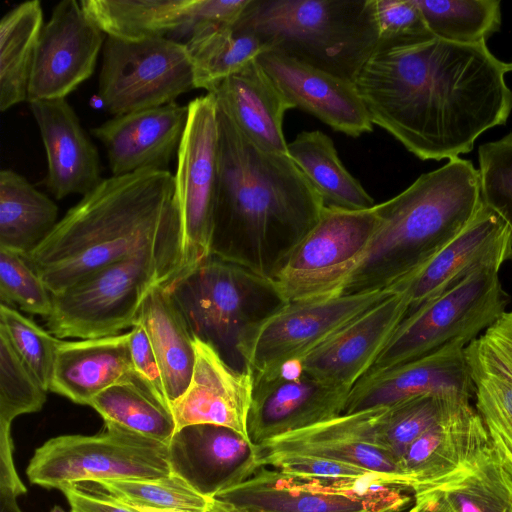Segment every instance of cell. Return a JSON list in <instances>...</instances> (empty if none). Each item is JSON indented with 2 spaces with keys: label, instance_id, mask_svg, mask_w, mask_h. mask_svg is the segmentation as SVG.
Masks as SVG:
<instances>
[{
  "label": "cell",
  "instance_id": "1",
  "mask_svg": "<svg viewBox=\"0 0 512 512\" xmlns=\"http://www.w3.org/2000/svg\"><path fill=\"white\" fill-rule=\"evenodd\" d=\"M510 71L486 42L392 38L379 40L353 83L373 124L421 160L449 161L506 124Z\"/></svg>",
  "mask_w": 512,
  "mask_h": 512
},
{
  "label": "cell",
  "instance_id": "42",
  "mask_svg": "<svg viewBox=\"0 0 512 512\" xmlns=\"http://www.w3.org/2000/svg\"><path fill=\"white\" fill-rule=\"evenodd\" d=\"M0 328L41 386L50 391L60 339L5 304L0 305Z\"/></svg>",
  "mask_w": 512,
  "mask_h": 512
},
{
  "label": "cell",
  "instance_id": "10",
  "mask_svg": "<svg viewBox=\"0 0 512 512\" xmlns=\"http://www.w3.org/2000/svg\"><path fill=\"white\" fill-rule=\"evenodd\" d=\"M195 89L185 43L166 37L124 41L106 36L98 95L114 116L159 107Z\"/></svg>",
  "mask_w": 512,
  "mask_h": 512
},
{
  "label": "cell",
  "instance_id": "56",
  "mask_svg": "<svg viewBox=\"0 0 512 512\" xmlns=\"http://www.w3.org/2000/svg\"><path fill=\"white\" fill-rule=\"evenodd\" d=\"M403 512H408V509H407V510H405V511H403Z\"/></svg>",
  "mask_w": 512,
  "mask_h": 512
},
{
  "label": "cell",
  "instance_id": "5",
  "mask_svg": "<svg viewBox=\"0 0 512 512\" xmlns=\"http://www.w3.org/2000/svg\"><path fill=\"white\" fill-rule=\"evenodd\" d=\"M237 22L266 50L352 82L380 40L374 0H250Z\"/></svg>",
  "mask_w": 512,
  "mask_h": 512
},
{
  "label": "cell",
  "instance_id": "9",
  "mask_svg": "<svg viewBox=\"0 0 512 512\" xmlns=\"http://www.w3.org/2000/svg\"><path fill=\"white\" fill-rule=\"evenodd\" d=\"M169 277L150 255H134L106 265L52 295L53 308L45 318L59 339L115 336L138 323L141 307L157 285Z\"/></svg>",
  "mask_w": 512,
  "mask_h": 512
},
{
  "label": "cell",
  "instance_id": "53",
  "mask_svg": "<svg viewBox=\"0 0 512 512\" xmlns=\"http://www.w3.org/2000/svg\"><path fill=\"white\" fill-rule=\"evenodd\" d=\"M132 507L137 512H181V511H175V510L154 509V508H147V507H137V506H132Z\"/></svg>",
  "mask_w": 512,
  "mask_h": 512
},
{
  "label": "cell",
  "instance_id": "22",
  "mask_svg": "<svg viewBox=\"0 0 512 512\" xmlns=\"http://www.w3.org/2000/svg\"><path fill=\"white\" fill-rule=\"evenodd\" d=\"M193 338L196 358L192 378L185 392L171 404L176 431L194 424H214L248 438L252 373L233 368L212 345Z\"/></svg>",
  "mask_w": 512,
  "mask_h": 512
},
{
  "label": "cell",
  "instance_id": "15",
  "mask_svg": "<svg viewBox=\"0 0 512 512\" xmlns=\"http://www.w3.org/2000/svg\"><path fill=\"white\" fill-rule=\"evenodd\" d=\"M105 38L80 2L55 5L37 43L27 101L66 98L93 74Z\"/></svg>",
  "mask_w": 512,
  "mask_h": 512
},
{
  "label": "cell",
  "instance_id": "49",
  "mask_svg": "<svg viewBox=\"0 0 512 512\" xmlns=\"http://www.w3.org/2000/svg\"><path fill=\"white\" fill-rule=\"evenodd\" d=\"M249 3L250 0H190L183 28L189 32L199 24L235 23Z\"/></svg>",
  "mask_w": 512,
  "mask_h": 512
},
{
  "label": "cell",
  "instance_id": "13",
  "mask_svg": "<svg viewBox=\"0 0 512 512\" xmlns=\"http://www.w3.org/2000/svg\"><path fill=\"white\" fill-rule=\"evenodd\" d=\"M410 491L377 482L323 483L260 468L213 499L237 512H403Z\"/></svg>",
  "mask_w": 512,
  "mask_h": 512
},
{
  "label": "cell",
  "instance_id": "47",
  "mask_svg": "<svg viewBox=\"0 0 512 512\" xmlns=\"http://www.w3.org/2000/svg\"><path fill=\"white\" fill-rule=\"evenodd\" d=\"M129 334L134 370L160 398L170 403L157 358L141 323L133 326Z\"/></svg>",
  "mask_w": 512,
  "mask_h": 512
},
{
  "label": "cell",
  "instance_id": "55",
  "mask_svg": "<svg viewBox=\"0 0 512 512\" xmlns=\"http://www.w3.org/2000/svg\"><path fill=\"white\" fill-rule=\"evenodd\" d=\"M509 261H510V262H511V264H512V255H511V257H510Z\"/></svg>",
  "mask_w": 512,
  "mask_h": 512
},
{
  "label": "cell",
  "instance_id": "24",
  "mask_svg": "<svg viewBox=\"0 0 512 512\" xmlns=\"http://www.w3.org/2000/svg\"><path fill=\"white\" fill-rule=\"evenodd\" d=\"M257 59L295 108L351 137L373 130L371 118L352 81L274 51L267 50Z\"/></svg>",
  "mask_w": 512,
  "mask_h": 512
},
{
  "label": "cell",
  "instance_id": "48",
  "mask_svg": "<svg viewBox=\"0 0 512 512\" xmlns=\"http://www.w3.org/2000/svg\"><path fill=\"white\" fill-rule=\"evenodd\" d=\"M60 490L69 503L70 512H137L91 482L67 484Z\"/></svg>",
  "mask_w": 512,
  "mask_h": 512
},
{
  "label": "cell",
  "instance_id": "16",
  "mask_svg": "<svg viewBox=\"0 0 512 512\" xmlns=\"http://www.w3.org/2000/svg\"><path fill=\"white\" fill-rule=\"evenodd\" d=\"M171 472L213 498L264 467L265 450L236 431L214 424L177 430L168 443Z\"/></svg>",
  "mask_w": 512,
  "mask_h": 512
},
{
  "label": "cell",
  "instance_id": "31",
  "mask_svg": "<svg viewBox=\"0 0 512 512\" xmlns=\"http://www.w3.org/2000/svg\"><path fill=\"white\" fill-rule=\"evenodd\" d=\"M287 153L321 197L325 207L364 210L374 199L340 160L333 141L323 132L303 131L287 145Z\"/></svg>",
  "mask_w": 512,
  "mask_h": 512
},
{
  "label": "cell",
  "instance_id": "35",
  "mask_svg": "<svg viewBox=\"0 0 512 512\" xmlns=\"http://www.w3.org/2000/svg\"><path fill=\"white\" fill-rule=\"evenodd\" d=\"M80 4L106 36L142 41L182 29L190 0H81Z\"/></svg>",
  "mask_w": 512,
  "mask_h": 512
},
{
  "label": "cell",
  "instance_id": "17",
  "mask_svg": "<svg viewBox=\"0 0 512 512\" xmlns=\"http://www.w3.org/2000/svg\"><path fill=\"white\" fill-rule=\"evenodd\" d=\"M511 255V230L483 204L455 238L393 289L405 295L409 315L477 270L502 266Z\"/></svg>",
  "mask_w": 512,
  "mask_h": 512
},
{
  "label": "cell",
  "instance_id": "28",
  "mask_svg": "<svg viewBox=\"0 0 512 512\" xmlns=\"http://www.w3.org/2000/svg\"><path fill=\"white\" fill-rule=\"evenodd\" d=\"M129 339L128 331L102 338L60 340L50 391L89 406L95 396L136 373Z\"/></svg>",
  "mask_w": 512,
  "mask_h": 512
},
{
  "label": "cell",
  "instance_id": "43",
  "mask_svg": "<svg viewBox=\"0 0 512 512\" xmlns=\"http://www.w3.org/2000/svg\"><path fill=\"white\" fill-rule=\"evenodd\" d=\"M1 304L47 318L53 308L52 293L24 255L0 248Z\"/></svg>",
  "mask_w": 512,
  "mask_h": 512
},
{
  "label": "cell",
  "instance_id": "39",
  "mask_svg": "<svg viewBox=\"0 0 512 512\" xmlns=\"http://www.w3.org/2000/svg\"><path fill=\"white\" fill-rule=\"evenodd\" d=\"M91 483L131 506L181 512H209L213 504V498L198 493L185 480L173 473L159 478L104 480Z\"/></svg>",
  "mask_w": 512,
  "mask_h": 512
},
{
  "label": "cell",
  "instance_id": "3",
  "mask_svg": "<svg viewBox=\"0 0 512 512\" xmlns=\"http://www.w3.org/2000/svg\"><path fill=\"white\" fill-rule=\"evenodd\" d=\"M211 256L270 278L318 222L324 204L288 154L257 147L218 106Z\"/></svg>",
  "mask_w": 512,
  "mask_h": 512
},
{
  "label": "cell",
  "instance_id": "30",
  "mask_svg": "<svg viewBox=\"0 0 512 512\" xmlns=\"http://www.w3.org/2000/svg\"><path fill=\"white\" fill-rule=\"evenodd\" d=\"M413 498L438 512H512V470L492 446L467 470Z\"/></svg>",
  "mask_w": 512,
  "mask_h": 512
},
{
  "label": "cell",
  "instance_id": "14",
  "mask_svg": "<svg viewBox=\"0 0 512 512\" xmlns=\"http://www.w3.org/2000/svg\"><path fill=\"white\" fill-rule=\"evenodd\" d=\"M218 146L217 102L207 93L188 104L187 124L177 152L174 178L183 230L178 278L211 256Z\"/></svg>",
  "mask_w": 512,
  "mask_h": 512
},
{
  "label": "cell",
  "instance_id": "44",
  "mask_svg": "<svg viewBox=\"0 0 512 512\" xmlns=\"http://www.w3.org/2000/svg\"><path fill=\"white\" fill-rule=\"evenodd\" d=\"M481 198L512 232V132L478 149Z\"/></svg>",
  "mask_w": 512,
  "mask_h": 512
},
{
  "label": "cell",
  "instance_id": "26",
  "mask_svg": "<svg viewBox=\"0 0 512 512\" xmlns=\"http://www.w3.org/2000/svg\"><path fill=\"white\" fill-rule=\"evenodd\" d=\"M491 447L481 418L466 403L411 443L400 462L414 494L467 470Z\"/></svg>",
  "mask_w": 512,
  "mask_h": 512
},
{
  "label": "cell",
  "instance_id": "23",
  "mask_svg": "<svg viewBox=\"0 0 512 512\" xmlns=\"http://www.w3.org/2000/svg\"><path fill=\"white\" fill-rule=\"evenodd\" d=\"M188 105L171 102L112 119L92 129L106 149L112 176L165 169L186 128Z\"/></svg>",
  "mask_w": 512,
  "mask_h": 512
},
{
  "label": "cell",
  "instance_id": "54",
  "mask_svg": "<svg viewBox=\"0 0 512 512\" xmlns=\"http://www.w3.org/2000/svg\"><path fill=\"white\" fill-rule=\"evenodd\" d=\"M50 512H66L60 506L55 505Z\"/></svg>",
  "mask_w": 512,
  "mask_h": 512
},
{
  "label": "cell",
  "instance_id": "12",
  "mask_svg": "<svg viewBox=\"0 0 512 512\" xmlns=\"http://www.w3.org/2000/svg\"><path fill=\"white\" fill-rule=\"evenodd\" d=\"M385 289L286 302L242 339L239 353L253 376L301 359L391 294Z\"/></svg>",
  "mask_w": 512,
  "mask_h": 512
},
{
  "label": "cell",
  "instance_id": "7",
  "mask_svg": "<svg viewBox=\"0 0 512 512\" xmlns=\"http://www.w3.org/2000/svg\"><path fill=\"white\" fill-rule=\"evenodd\" d=\"M500 268L496 265L477 270L405 316L367 374L456 343L467 346L476 339L510 302L499 278Z\"/></svg>",
  "mask_w": 512,
  "mask_h": 512
},
{
  "label": "cell",
  "instance_id": "4",
  "mask_svg": "<svg viewBox=\"0 0 512 512\" xmlns=\"http://www.w3.org/2000/svg\"><path fill=\"white\" fill-rule=\"evenodd\" d=\"M483 206L479 171L460 157L376 205L378 225L339 294L393 289L455 238Z\"/></svg>",
  "mask_w": 512,
  "mask_h": 512
},
{
  "label": "cell",
  "instance_id": "21",
  "mask_svg": "<svg viewBox=\"0 0 512 512\" xmlns=\"http://www.w3.org/2000/svg\"><path fill=\"white\" fill-rule=\"evenodd\" d=\"M253 378L247 433L260 446L342 415L349 393L305 373L293 379L274 373Z\"/></svg>",
  "mask_w": 512,
  "mask_h": 512
},
{
  "label": "cell",
  "instance_id": "25",
  "mask_svg": "<svg viewBox=\"0 0 512 512\" xmlns=\"http://www.w3.org/2000/svg\"><path fill=\"white\" fill-rule=\"evenodd\" d=\"M47 160L45 184L56 199L85 196L102 181L97 148L66 98L29 102Z\"/></svg>",
  "mask_w": 512,
  "mask_h": 512
},
{
  "label": "cell",
  "instance_id": "29",
  "mask_svg": "<svg viewBox=\"0 0 512 512\" xmlns=\"http://www.w3.org/2000/svg\"><path fill=\"white\" fill-rule=\"evenodd\" d=\"M138 322L148 336L172 404L192 378L196 358L193 335L170 291L161 285L147 295Z\"/></svg>",
  "mask_w": 512,
  "mask_h": 512
},
{
  "label": "cell",
  "instance_id": "50",
  "mask_svg": "<svg viewBox=\"0 0 512 512\" xmlns=\"http://www.w3.org/2000/svg\"><path fill=\"white\" fill-rule=\"evenodd\" d=\"M20 496L15 490L8 487H0V512H22L17 504Z\"/></svg>",
  "mask_w": 512,
  "mask_h": 512
},
{
  "label": "cell",
  "instance_id": "41",
  "mask_svg": "<svg viewBox=\"0 0 512 512\" xmlns=\"http://www.w3.org/2000/svg\"><path fill=\"white\" fill-rule=\"evenodd\" d=\"M474 383L475 410L493 448L512 470V380L470 370Z\"/></svg>",
  "mask_w": 512,
  "mask_h": 512
},
{
  "label": "cell",
  "instance_id": "51",
  "mask_svg": "<svg viewBox=\"0 0 512 512\" xmlns=\"http://www.w3.org/2000/svg\"><path fill=\"white\" fill-rule=\"evenodd\" d=\"M408 512H438L429 503L423 500L414 499L413 505L408 509Z\"/></svg>",
  "mask_w": 512,
  "mask_h": 512
},
{
  "label": "cell",
  "instance_id": "27",
  "mask_svg": "<svg viewBox=\"0 0 512 512\" xmlns=\"http://www.w3.org/2000/svg\"><path fill=\"white\" fill-rule=\"evenodd\" d=\"M239 130L260 149L288 154L283 133L287 110L295 108L258 59H253L209 92Z\"/></svg>",
  "mask_w": 512,
  "mask_h": 512
},
{
  "label": "cell",
  "instance_id": "40",
  "mask_svg": "<svg viewBox=\"0 0 512 512\" xmlns=\"http://www.w3.org/2000/svg\"><path fill=\"white\" fill-rule=\"evenodd\" d=\"M47 392L0 328V434H10L16 417L41 410Z\"/></svg>",
  "mask_w": 512,
  "mask_h": 512
},
{
  "label": "cell",
  "instance_id": "45",
  "mask_svg": "<svg viewBox=\"0 0 512 512\" xmlns=\"http://www.w3.org/2000/svg\"><path fill=\"white\" fill-rule=\"evenodd\" d=\"M264 464L289 476L323 483L377 482L390 485L374 472L327 458L266 452Z\"/></svg>",
  "mask_w": 512,
  "mask_h": 512
},
{
  "label": "cell",
  "instance_id": "52",
  "mask_svg": "<svg viewBox=\"0 0 512 512\" xmlns=\"http://www.w3.org/2000/svg\"><path fill=\"white\" fill-rule=\"evenodd\" d=\"M210 512H237V511L232 510V509L228 508L227 506H225L213 499V504L210 509Z\"/></svg>",
  "mask_w": 512,
  "mask_h": 512
},
{
  "label": "cell",
  "instance_id": "19",
  "mask_svg": "<svg viewBox=\"0 0 512 512\" xmlns=\"http://www.w3.org/2000/svg\"><path fill=\"white\" fill-rule=\"evenodd\" d=\"M408 308L405 295L395 291L304 355L303 372L350 391L370 371Z\"/></svg>",
  "mask_w": 512,
  "mask_h": 512
},
{
  "label": "cell",
  "instance_id": "36",
  "mask_svg": "<svg viewBox=\"0 0 512 512\" xmlns=\"http://www.w3.org/2000/svg\"><path fill=\"white\" fill-rule=\"evenodd\" d=\"M89 406L104 422L118 424L167 445L176 432L171 404L160 398L137 373L95 396Z\"/></svg>",
  "mask_w": 512,
  "mask_h": 512
},
{
  "label": "cell",
  "instance_id": "8",
  "mask_svg": "<svg viewBox=\"0 0 512 512\" xmlns=\"http://www.w3.org/2000/svg\"><path fill=\"white\" fill-rule=\"evenodd\" d=\"M26 474L31 484L64 485L104 480L159 478L172 474L167 444L112 422L95 435H61L38 447Z\"/></svg>",
  "mask_w": 512,
  "mask_h": 512
},
{
  "label": "cell",
  "instance_id": "6",
  "mask_svg": "<svg viewBox=\"0 0 512 512\" xmlns=\"http://www.w3.org/2000/svg\"><path fill=\"white\" fill-rule=\"evenodd\" d=\"M167 288L192 335L240 371L247 370L242 339L286 303L270 278L214 256Z\"/></svg>",
  "mask_w": 512,
  "mask_h": 512
},
{
  "label": "cell",
  "instance_id": "18",
  "mask_svg": "<svg viewBox=\"0 0 512 512\" xmlns=\"http://www.w3.org/2000/svg\"><path fill=\"white\" fill-rule=\"evenodd\" d=\"M382 409L342 414L279 436L261 447L268 453L308 455L352 464L412 493V481L400 460L379 443L377 426Z\"/></svg>",
  "mask_w": 512,
  "mask_h": 512
},
{
  "label": "cell",
  "instance_id": "37",
  "mask_svg": "<svg viewBox=\"0 0 512 512\" xmlns=\"http://www.w3.org/2000/svg\"><path fill=\"white\" fill-rule=\"evenodd\" d=\"M438 39L458 44L486 42L501 27L499 0H415Z\"/></svg>",
  "mask_w": 512,
  "mask_h": 512
},
{
  "label": "cell",
  "instance_id": "33",
  "mask_svg": "<svg viewBox=\"0 0 512 512\" xmlns=\"http://www.w3.org/2000/svg\"><path fill=\"white\" fill-rule=\"evenodd\" d=\"M188 33L185 45L193 66L195 88L207 92L267 51L258 38L238 22L199 24Z\"/></svg>",
  "mask_w": 512,
  "mask_h": 512
},
{
  "label": "cell",
  "instance_id": "11",
  "mask_svg": "<svg viewBox=\"0 0 512 512\" xmlns=\"http://www.w3.org/2000/svg\"><path fill=\"white\" fill-rule=\"evenodd\" d=\"M376 205L364 210L325 207L315 226L272 278L286 302L338 295L378 225Z\"/></svg>",
  "mask_w": 512,
  "mask_h": 512
},
{
  "label": "cell",
  "instance_id": "32",
  "mask_svg": "<svg viewBox=\"0 0 512 512\" xmlns=\"http://www.w3.org/2000/svg\"><path fill=\"white\" fill-rule=\"evenodd\" d=\"M58 207L19 173L0 171V248L25 255L58 223Z\"/></svg>",
  "mask_w": 512,
  "mask_h": 512
},
{
  "label": "cell",
  "instance_id": "38",
  "mask_svg": "<svg viewBox=\"0 0 512 512\" xmlns=\"http://www.w3.org/2000/svg\"><path fill=\"white\" fill-rule=\"evenodd\" d=\"M466 403L470 401L425 394L383 407L379 443L400 460L411 443Z\"/></svg>",
  "mask_w": 512,
  "mask_h": 512
},
{
  "label": "cell",
  "instance_id": "20",
  "mask_svg": "<svg viewBox=\"0 0 512 512\" xmlns=\"http://www.w3.org/2000/svg\"><path fill=\"white\" fill-rule=\"evenodd\" d=\"M465 347L456 343L405 364L365 375L349 391L343 414L386 407L425 394L470 401L474 397V383Z\"/></svg>",
  "mask_w": 512,
  "mask_h": 512
},
{
  "label": "cell",
  "instance_id": "46",
  "mask_svg": "<svg viewBox=\"0 0 512 512\" xmlns=\"http://www.w3.org/2000/svg\"><path fill=\"white\" fill-rule=\"evenodd\" d=\"M380 39L433 36L415 0H374Z\"/></svg>",
  "mask_w": 512,
  "mask_h": 512
},
{
  "label": "cell",
  "instance_id": "34",
  "mask_svg": "<svg viewBox=\"0 0 512 512\" xmlns=\"http://www.w3.org/2000/svg\"><path fill=\"white\" fill-rule=\"evenodd\" d=\"M43 11L38 0L23 2L0 21V111L28 99V86Z\"/></svg>",
  "mask_w": 512,
  "mask_h": 512
},
{
  "label": "cell",
  "instance_id": "2",
  "mask_svg": "<svg viewBox=\"0 0 512 512\" xmlns=\"http://www.w3.org/2000/svg\"><path fill=\"white\" fill-rule=\"evenodd\" d=\"M182 241L174 175L146 169L103 179L24 257L52 295L139 254L152 256L171 285L179 276Z\"/></svg>",
  "mask_w": 512,
  "mask_h": 512
}]
</instances>
